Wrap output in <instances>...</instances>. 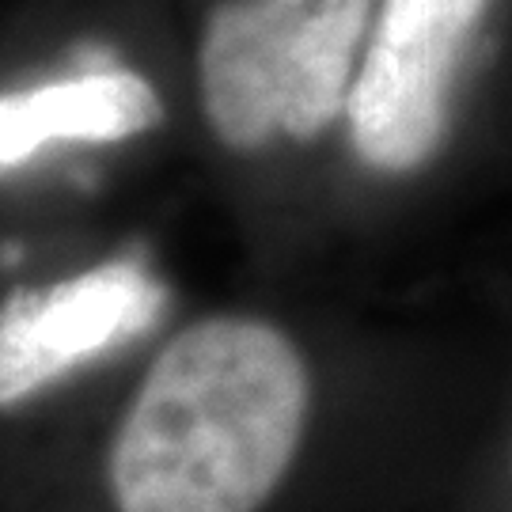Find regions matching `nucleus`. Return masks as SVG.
Instances as JSON below:
<instances>
[{"label": "nucleus", "instance_id": "nucleus-1", "mask_svg": "<svg viewBox=\"0 0 512 512\" xmlns=\"http://www.w3.org/2000/svg\"><path fill=\"white\" fill-rule=\"evenodd\" d=\"M311 418V365L262 311H209L167 334L103 452L114 512H262Z\"/></svg>", "mask_w": 512, "mask_h": 512}, {"label": "nucleus", "instance_id": "nucleus-2", "mask_svg": "<svg viewBox=\"0 0 512 512\" xmlns=\"http://www.w3.org/2000/svg\"><path fill=\"white\" fill-rule=\"evenodd\" d=\"M179 99L232 175L274 179L338 148L376 0H175Z\"/></svg>", "mask_w": 512, "mask_h": 512}, {"label": "nucleus", "instance_id": "nucleus-3", "mask_svg": "<svg viewBox=\"0 0 512 512\" xmlns=\"http://www.w3.org/2000/svg\"><path fill=\"white\" fill-rule=\"evenodd\" d=\"M497 0H376L338 152L368 179H410L437 160L478 69Z\"/></svg>", "mask_w": 512, "mask_h": 512}, {"label": "nucleus", "instance_id": "nucleus-4", "mask_svg": "<svg viewBox=\"0 0 512 512\" xmlns=\"http://www.w3.org/2000/svg\"><path fill=\"white\" fill-rule=\"evenodd\" d=\"M164 300V285L129 258L19 293L0 308V410L31 403L61 376L145 338Z\"/></svg>", "mask_w": 512, "mask_h": 512}, {"label": "nucleus", "instance_id": "nucleus-5", "mask_svg": "<svg viewBox=\"0 0 512 512\" xmlns=\"http://www.w3.org/2000/svg\"><path fill=\"white\" fill-rule=\"evenodd\" d=\"M171 95L145 65L103 54L92 38L61 50L46 69L0 80V175L46 148H110L167 126Z\"/></svg>", "mask_w": 512, "mask_h": 512}]
</instances>
